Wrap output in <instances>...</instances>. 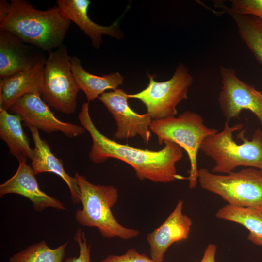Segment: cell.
Instances as JSON below:
<instances>
[{
    "mask_svg": "<svg viewBox=\"0 0 262 262\" xmlns=\"http://www.w3.org/2000/svg\"><path fill=\"white\" fill-rule=\"evenodd\" d=\"M184 201L180 199L165 221L147 236L150 258L162 262L169 246L173 243L186 240L193 224L192 219L183 213Z\"/></svg>",
    "mask_w": 262,
    "mask_h": 262,
    "instance_id": "13",
    "label": "cell"
},
{
    "mask_svg": "<svg viewBox=\"0 0 262 262\" xmlns=\"http://www.w3.org/2000/svg\"><path fill=\"white\" fill-rule=\"evenodd\" d=\"M80 191V200L82 208L76 211V220L81 225L97 227L103 237H118L129 240L138 237V230L126 228L115 218L112 207L118 198L116 188L112 185H96L83 175H74Z\"/></svg>",
    "mask_w": 262,
    "mask_h": 262,
    "instance_id": "3",
    "label": "cell"
},
{
    "mask_svg": "<svg viewBox=\"0 0 262 262\" xmlns=\"http://www.w3.org/2000/svg\"><path fill=\"white\" fill-rule=\"evenodd\" d=\"M70 62L79 88L84 92L88 102L98 98L106 90H115L123 83L124 77L118 72L97 76L85 71L76 56L71 57Z\"/></svg>",
    "mask_w": 262,
    "mask_h": 262,
    "instance_id": "18",
    "label": "cell"
},
{
    "mask_svg": "<svg viewBox=\"0 0 262 262\" xmlns=\"http://www.w3.org/2000/svg\"><path fill=\"white\" fill-rule=\"evenodd\" d=\"M261 210H262V207H261Z\"/></svg>",
    "mask_w": 262,
    "mask_h": 262,
    "instance_id": "27",
    "label": "cell"
},
{
    "mask_svg": "<svg viewBox=\"0 0 262 262\" xmlns=\"http://www.w3.org/2000/svg\"><path fill=\"white\" fill-rule=\"evenodd\" d=\"M150 130L157 136L159 145L168 140L178 144L186 151L190 164L187 180L189 188H195L198 179L197 158L200 145L206 137L216 133L218 131L208 127L200 115L190 111L184 112L178 117L152 120Z\"/></svg>",
    "mask_w": 262,
    "mask_h": 262,
    "instance_id": "5",
    "label": "cell"
},
{
    "mask_svg": "<svg viewBox=\"0 0 262 262\" xmlns=\"http://www.w3.org/2000/svg\"><path fill=\"white\" fill-rule=\"evenodd\" d=\"M40 50L11 33L0 28V79L45 63L47 59Z\"/></svg>",
    "mask_w": 262,
    "mask_h": 262,
    "instance_id": "12",
    "label": "cell"
},
{
    "mask_svg": "<svg viewBox=\"0 0 262 262\" xmlns=\"http://www.w3.org/2000/svg\"><path fill=\"white\" fill-rule=\"evenodd\" d=\"M222 86L218 102L226 121L239 118L243 110H248L258 117L262 128V93L245 83L237 76L235 69L221 66Z\"/></svg>",
    "mask_w": 262,
    "mask_h": 262,
    "instance_id": "9",
    "label": "cell"
},
{
    "mask_svg": "<svg viewBox=\"0 0 262 262\" xmlns=\"http://www.w3.org/2000/svg\"><path fill=\"white\" fill-rule=\"evenodd\" d=\"M128 94L122 89L105 92L98 98L112 114L117 125L115 136L119 139L132 138L139 135L147 144L152 119L148 113H136L129 106Z\"/></svg>",
    "mask_w": 262,
    "mask_h": 262,
    "instance_id": "10",
    "label": "cell"
},
{
    "mask_svg": "<svg viewBox=\"0 0 262 262\" xmlns=\"http://www.w3.org/2000/svg\"><path fill=\"white\" fill-rule=\"evenodd\" d=\"M78 117L91 136L93 144L89 157L94 163H103L109 158L117 159L132 166L136 177L141 180L168 183L187 179L177 172L176 164L182 158L183 149L176 143L164 140V147L159 151L118 143L102 134L95 126L90 116L88 102L82 104Z\"/></svg>",
    "mask_w": 262,
    "mask_h": 262,
    "instance_id": "1",
    "label": "cell"
},
{
    "mask_svg": "<svg viewBox=\"0 0 262 262\" xmlns=\"http://www.w3.org/2000/svg\"><path fill=\"white\" fill-rule=\"evenodd\" d=\"M99 262H157L133 248L128 249L120 255H109Z\"/></svg>",
    "mask_w": 262,
    "mask_h": 262,
    "instance_id": "25",
    "label": "cell"
},
{
    "mask_svg": "<svg viewBox=\"0 0 262 262\" xmlns=\"http://www.w3.org/2000/svg\"><path fill=\"white\" fill-rule=\"evenodd\" d=\"M26 161H19L15 174L0 185V196L8 194L20 195L29 199L33 209L38 212L48 207L66 210L62 202L41 190L31 166Z\"/></svg>",
    "mask_w": 262,
    "mask_h": 262,
    "instance_id": "14",
    "label": "cell"
},
{
    "mask_svg": "<svg viewBox=\"0 0 262 262\" xmlns=\"http://www.w3.org/2000/svg\"><path fill=\"white\" fill-rule=\"evenodd\" d=\"M228 13L255 16L262 22V0H232Z\"/></svg>",
    "mask_w": 262,
    "mask_h": 262,
    "instance_id": "23",
    "label": "cell"
},
{
    "mask_svg": "<svg viewBox=\"0 0 262 262\" xmlns=\"http://www.w3.org/2000/svg\"><path fill=\"white\" fill-rule=\"evenodd\" d=\"M229 13L236 23L241 37L262 64V22L253 16Z\"/></svg>",
    "mask_w": 262,
    "mask_h": 262,
    "instance_id": "21",
    "label": "cell"
},
{
    "mask_svg": "<svg viewBox=\"0 0 262 262\" xmlns=\"http://www.w3.org/2000/svg\"><path fill=\"white\" fill-rule=\"evenodd\" d=\"M34 144L31 159V167L35 175L43 172H52L61 178L69 189L72 201L80 202V191L75 178L65 171L63 161L57 158L51 151L49 145L41 139L38 129L29 128Z\"/></svg>",
    "mask_w": 262,
    "mask_h": 262,
    "instance_id": "17",
    "label": "cell"
},
{
    "mask_svg": "<svg viewBox=\"0 0 262 262\" xmlns=\"http://www.w3.org/2000/svg\"><path fill=\"white\" fill-rule=\"evenodd\" d=\"M91 1L89 0H58L57 6L63 15L73 22L87 35L92 45L98 49L101 45L102 35H108L117 39L122 37L117 22L109 26L96 24L88 16V9Z\"/></svg>",
    "mask_w": 262,
    "mask_h": 262,
    "instance_id": "15",
    "label": "cell"
},
{
    "mask_svg": "<svg viewBox=\"0 0 262 262\" xmlns=\"http://www.w3.org/2000/svg\"><path fill=\"white\" fill-rule=\"evenodd\" d=\"M40 93L27 94L18 100L9 109L13 114H18L26 127H35L50 133L60 131L69 138L83 134L86 129L70 122L58 119L41 97Z\"/></svg>",
    "mask_w": 262,
    "mask_h": 262,
    "instance_id": "11",
    "label": "cell"
},
{
    "mask_svg": "<svg viewBox=\"0 0 262 262\" xmlns=\"http://www.w3.org/2000/svg\"><path fill=\"white\" fill-rule=\"evenodd\" d=\"M22 118L6 110H0V136L7 144L10 153L18 162L32 159L33 149L21 125Z\"/></svg>",
    "mask_w": 262,
    "mask_h": 262,
    "instance_id": "19",
    "label": "cell"
},
{
    "mask_svg": "<svg viewBox=\"0 0 262 262\" xmlns=\"http://www.w3.org/2000/svg\"><path fill=\"white\" fill-rule=\"evenodd\" d=\"M45 63L38 64L29 70L0 79V110H9L27 94H41Z\"/></svg>",
    "mask_w": 262,
    "mask_h": 262,
    "instance_id": "16",
    "label": "cell"
},
{
    "mask_svg": "<svg viewBox=\"0 0 262 262\" xmlns=\"http://www.w3.org/2000/svg\"><path fill=\"white\" fill-rule=\"evenodd\" d=\"M74 239L79 245V255L78 257L73 256L67 258L64 262H90V245L87 244L84 231L79 228L75 233Z\"/></svg>",
    "mask_w": 262,
    "mask_h": 262,
    "instance_id": "24",
    "label": "cell"
},
{
    "mask_svg": "<svg viewBox=\"0 0 262 262\" xmlns=\"http://www.w3.org/2000/svg\"><path fill=\"white\" fill-rule=\"evenodd\" d=\"M68 243L66 241L52 249L42 240L14 254L10 257L9 262H63Z\"/></svg>",
    "mask_w": 262,
    "mask_h": 262,
    "instance_id": "22",
    "label": "cell"
},
{
    "mask_svg": "<svg viewBox=\"0 0 262 262\" xmlns=\"http://www.w3.org/2000/svg\"><path fill=\"white\" fill-rule=\"evenodd\" d=\"M149 82L145 89L128 98H134L143 102L153 120L175 116L176 106L182 100L187 99V93L193 82L188 69L182 64L177 66L169 80L157 82L155 75L147 72Z\"/></svg>",
    "mask_w": 262,
    "mask_h": 262,
    "instance_id": "8",
    "label": "cell"
},
{
    "mask_svg": "<svg viewBox=\"0 0 262 262\" xmlns=\"http://www.w3.org/2000/svg\"><path fill=\"white\" fill-rule=\"evenodd\" d=\"M217 246L214 244H209L206 248L203 257L199 261L194 262H215Z\"/></svg>",
    "mask_w": 262,
    "mask_h": 262,
    "instance_id": "26",
    "label": "cell"
},
{
    "mask_svg": "<svg viewBox=\"0 0 262 262\" xmlns=\"http://www.w3.org/2000/svg\"><path fill=\"white\" fill-rule=\"evenodd\" d=\"M71 22L57 6L40 10L24 0H0V28L43 51L63 44Z\"/></svg>",
    "mask_w": 262,
    "mask_h": 262,
    "instance_id": "2",
    "label": "cell"
},
{
    "mask_svg": "<svg viewBox=\"0 0 262 262\" xmlns=\"http://www.w3.org/2000/svg\"><path fill=\"white\" fill-rule=\"evenodd\" d=\"M71 57L64 44L49 52L43 69L41 92L47 104L66 114L75 112L80 90L71 70Z\"/></svg>",
    "mask_w": 262,
    "mask_h": 262,
    "instance_id": "7",
    "label": "cell"
},
{
    "mask_svg": "<svg viewBox=\"0 0 262 262\" xmlns=\"http://www.w3.org/2000/svg\"><path fill=\"white\" fill-rule=\"evenodd\" d=\"M202 188L220 196L229 204L243 207H262V171L253 168L228 174L198 169Z\"/></svg>",
    "mask_w": 262,
    "mask_h": 262,
    "instance_id": "6",
    "label": "cell"
},
{
    "mask_svg": "<svg viewBox=\"0 0 262 262\" xmlns=\"http://www.w3.org/2000/svg\"><path fill=\"white\" fill-rule=\"evenodd\" d=\"M261 93H262V91L261 92Z\"/></svg>",
    "mask_w": 262,
    "mask_h": 262,
    "instance_id": "28",
    "label": "cell"
},
{
    "mask_svg": "<svg viewBox=\"0 0 262 262\" xmlns=\"http://www.w3.org/2000/svg\"><path fill=\"white\" fill-rule=\"evenodd\" d=\"M218 219L238 223L249 231L247 239L262 246V211L261 207H243L228 204L219 209Z\"/></svg>",
    "mask_w": 262,
    "mask_h": 262,
    "instance_id": "20",
    "label": "cell"
},
{
    "mask_svg": "<svg viewBox=\"0 0 262 262\" xmlns=\"http://www.w3.org/2000/svg\"><path fill=\"white\" fill-rule=\"evenodd\" d=\"M243 127L242 124L230 126L226 121L222 131L203 141L200 150L215 163L212 172L228 174L239 166L253 167L262 171V131L256 130L250 140L240 133L243 142L238 144L233 134Z\"/></svg>",
    "mask_w": 262,
    "mask_h": 262,
    "instance_id": "4",
    "label": "cell"
}]
</instances>
